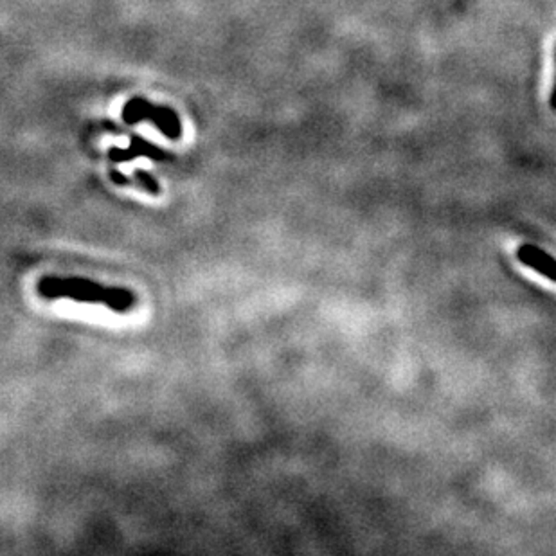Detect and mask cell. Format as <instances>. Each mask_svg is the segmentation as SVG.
Masks as SVG:
<instances>
[{
    "label": "cell",
    "instance_id": "obj_1",
    "mask_svg": "<svg viewBox=\"0 0 556 556\" xmlns=\"http://www.w3.org/2000/svg\"><path fill=\"white\" fill-rule=\"evenodd\" d=\"M38 294L47 301L70 299L83 304H101L116 313H127L135 306V294L122 287H104L87 278H58L44 276L36 287Z\"/></svg>",
    "mask_w": 556,
    "mask_h": 556
},
{
    "label": "cell",
    "instance_id": "obj_2",
    "mask_svg": "<svg viewBox=\"0 0 556 556\" xmlns=\"http://www.w3.org/2000/svg\"><path fill=\"white\" fill-rule=\"evenodd\" d=\"M122 119L128 125H135V122L143 121V119H150L155 122V127L162 132L164 135L177 139L180 135V125L178 119L170 109H157L153 104H150L148 101L144 100H130L125 109H122Z\"/></svg>",
    "mask_w": 556,
    "mask_h": 556
},
{
    "label": "cell",
    "instance_id": "obj_3",
    "mask_svg": "<svg viewBox=\"0 0 556 556\" xmlns=\"http://www.w3.org/2000/svg\"><path fill=\"white\" fill-rule=\"evenodd\" d=\"M137 157H150V159H155V161H162V159H166V153L161 148H157L155 144L148 143V141H144L143 137H137V135L132 137V144L128 150H109V159L112 162H128L137 159Z\"/></svg>",
    "mask_w": 556,
    "mask_h": 556
},
{
    "label": "cell",
    "instance_id": "obj_4",
    "mask_svg": "<svg viewBox=\"0 0 556 556\" xmlns=\"http://www.w3.org/2000/svg\"><path fill=\"white\" fill-rule=\"evenodd\" d=\"M518 260H521L524 265L531 267V269H534L537 272L546 276L549 281H555L556 279L555 260H553L548 253L540 251L539 247H534V245H522V247L518 248Z\"/></svg>",
    "mask_w": 556,
    "mask_h": 556
},
{
    "label": "cell",
    "instance_id": "obj_5",
    "mask_svg": "<svg viewBox=\"0 0 556 556\" xmlns=\"http://www.w3.org/2000/svg\"><path fill=\"white\" fill-rule=\"evenodd\" d=\"M134 178L137 180V184H139L143 189H146V191L152 193V195H159V191H161V187H159L157 180L148 173V171L137 170L134 173Z\"/></svg>",
    "mask_w": 556,
    "mask_h": 556
}]
</instances>
